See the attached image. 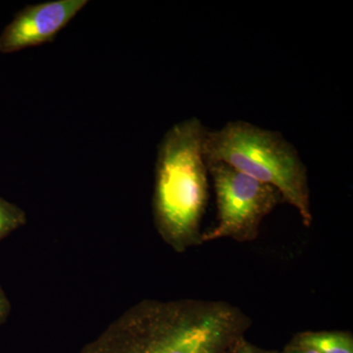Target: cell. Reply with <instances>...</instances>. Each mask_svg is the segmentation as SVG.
I'll use <instances>...</instances> for the list:
<instances>
[{
  "label": "cell",
  "instance_id": "6da1fadb",
  "mask_svg": "<svg viewBox=\"0 0 353 353\" xmlns=\"http://www.w3.org/2000/svg\"><path fill=\"white\" fill-rule=\"evenodd\" d=\"M250 326L226 301L145 299L78 353H228Z\"/></svg>",
  "mask_w": 353,
  "mask_h": 353
},
{
  "label": "cell",
  "instance_id": "7a4b0ae2",
  "mask_svg": "<svg viewBox=\"0 0 353 353\" xmlns=\"http://www.w3.org/2000/svg\"><path fill=\"white\" fill-rule=\"evenodd\" d=\"M206 129L197 118L173 125L158 146L153 220L162 240L176 252L201 245V222L208 201L203 155Z\"/></svg>",
  "mask_w": 353,
  "mask_h": 353
},
{
  "label": "cell",
  "instance_id": "3957f363",
  "mask_svg": "<svg viewBox=\"0 0 353 353\" xmlns=\"http://www.w3.org/2000/svg\"><path fill=\"white\" fill-rule=\"evenodd\" d=\"M203 155L206 164L223 162L273 185L284 202L299 211L304 226L312 224L307 169L296 148L281 132L233 121L222 129L206 131Z\"/></svg>",
  "mask_w": 353,
  "mask_h": 353
},
{
  "label": "cell",
  "instance_id": "277c9868",
  "mask_svg": "<svg viewBox=\"0 0 353 353\" xmlns=\"http://www.w3.org/2000/svg\"><path fill=\"white\" fill-rule=\"evenodd\" d=\"M206 165L214 185L217 225L202 233L201 243L220 239L239 243L256 240L265 217L284 202L282 194L223 162Z\"/></svg>",
  "mask_w": 353,
  "mask_h": 353
},
{
  "label": "cell",
  "instance_id": "5b68a950",
  "mask_svg": "<svg viewBox=\"0 0 353 353\" xmlns=\"http://www.w3.org/2000/svg\"><path fill=\"white\" fill-rule=\"evenodd\" d=\"M88 3V0H53L24 7L0 34V52L51 43Z\"/></svg>",
  "mask_w": 353,
  "mask_h": 353
},
{
  "label": "cell",
  "instance_id": "8992f818",
  "mask_svg": "<svg viewBox=\"0 0 353 353\" xmlns=\"http://www.w3.org/2000/svg\"><path fill=\"white\" fill-rule=\"evenodd\" d=\"M290 343L311 348L319 353H353V336L350 332H301L296 334Z\"/></svg>",
  "mask_w": 353,
  "mask_h": 353
},
{
  "label": "cell",
  "instance_id": "52a82bcc",
  "mask_svg": "<svg viewBox=\"0 0 353 353\" xmlns=\"http://www.w3.org/2000/svg\"><path fill=\"white\" fill-rule=\"evenodd\" d=\"M27 214L16 204L0 196V241L27 224Z\"/></svg>",
  "mask_w": 353,
  "mask_h": 353
},
{
  "label": "cell",
  "instance_id": "ba28073f",
  "mask_svg": "<svg viewBox=\"0 0 353 353\" xmlns=\"http://www.w3.org/2000/svg\"><path fill=\"white\" fill-rule=\"evenodd\" d=\"M228 353H278V352L257 347L246 340L245 336H243L234 343V347Z\"/></svg>",
  "mask_w": 353,
  "mask_h": 353
},
{
  "label": "cell",
  "instance_id": "9c48e42d",
  "mask_svg": "<svg viewBox=\"0 0 353 353\" xmlns=\"http://www.w3.org/2000/svg\"><path fill=\"white\" fill-rule=\"evenodd\" d=\"M11 313V303L7 299L6 292L0 285V326L8 319Z\"/></svg>",
  "mask_w": 353,
  "mask_h": 353
},
{
  "label": "cell",
  "instance_id": "30bf717a",
  "mask_svg": "<svg viewBox=\"0 0 353 353\" xmlns=\"http://www.w3.org/2000/svg\"><path fill=\"white\" fill-rule=\"evenodd\" d=\"M278 353H319L316 352L314 350L311 348L299 347V345H292V343H288L284 347L282 352H278Z\"/></svg>",
  "mask_w": 353,
  "mask_h": 353
}]
</instances>
